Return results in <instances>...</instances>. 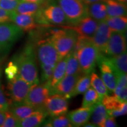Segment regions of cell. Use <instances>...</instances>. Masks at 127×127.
Returning a JSON list of instances; mask_svg holds the SVG:
<instances>
[{
  "label": "cell",
  "mask_w": 127,
  "mask_h": 127,
  "mask_svg": "<svg viewBox=\"0 0 127 127\" xmlns=\"http://www.w3.org/2000/svg\"><path fill=\"white\" fill-rule=\"evenodd\" d=\"M14 62L18 66V75L21 78L31 85L39 84L36 52L32 44H27L16 55Z\"/></svg>",
  "instance_id": "6da1fadb"
},
{
  "label": "cell",
  "mask_w": 127,
  "mask_h": 127,
  "mask_svg": "<svg viewBox=\"0 0 127 127\" xmlns=\"http://www.w3.org/2000/svg\"><path fill=\"white\" fill-rule=\"evenodd\" d=\"M48 39L58 52L60 58H63L72 51L78 34L72 30L54 29L51 30Z\"/></svg>",
  "instance_id": "7a4b0ae2"
},
{
  "label": "cell",
  "mask_w": 127,
  "mask_h": 127,
  "mask_svg": "<svg viewBox=\"0 0 127 127\" xmlns=\"http://www.w3.org/2000/svg\"><path fill=\"white\" fill-rule=\"evenodd\" d=\"M36 55L41 69H54L61 60L54 46L48 38L38 42Z\"/></svg>",
  "instance_id": "3957f363"
},
{
  "label": "cell",
  "mask_w": 127,
  "mask_h": 127,
  "mask_svg": "<svg viewBox=\"0 0 127 127\" xmlns=\"http://www.w3.org/2000/svg\"><path fill=\"white\" fill-rule=\"evenodd\" d=\"M68 23L75 25L88 15L87 5L82 0H57Z\"/></svg>",
  "instance_id": "277c9868"
},
{
  "label": "cell",
  "mask_w": 127,
  "mask_h": 127,
  "mask_svg": "<svg viewBox=\"0 0 127 127\" xmlns=\"http://www.w3.org/2000/svg\"><path fill=\"white\" fill-rule=\"evenodd\" d=\"M76 52L82 72L90 74L94 70L100 52L91 42Z\"/></svg>",
  "instance_id": "5b68a950"
},
{
  "label": "cell",
  "mask_w": 127,
  "mask_h": 127,
  "mask_svg": "<svg viewBox=\"0 0 127 127\" xmlns=\"http://www.w3.org/2000/svg\"><path fill=\"white\" fill-rule=\"evenodd\" d=\"M23 34V30L14 24H0V52L9 50Z\"/></svg>",
  "instance_id": "8992f818"
},
{
  "label": "cell",
  "mask_w": 127,
  "mask_h": 127,
  "mask_svg": "<svg viewBox=\"0 0 127 127\" xmlns=\"http://www.w3.org/2000/svg\"><path fill=\"white\" fill-rule=\"evenodd\" d=\"M50 95V88L47 83L33 84L23 102L36 109H44V102Z\"/></svg>",
  "instance_id": "52a82bcc"
},
{
  "label": "cell",
  "mask_w": 127,
  "mask_h": 127,
  "mask_svg": "<svg viewBox=\"0 0 127 127\" xmlns=\"http://www.w3.org/2000/svg\"><path fill=\"white\" fill-rule=\"evenodd\" d=\"M31 85L18 74L13 79L9 80L7 88L12 101L14 103L23 102L27 96Z\"/></svg>",
  "instance_id": "ba28073f"
},
{
  "label": "cell",
  "mask_w": 127,
  "mask_h": 127,
  "mask_svg": "<svg viewBox=\"0 0 127 127\" xmlns=\"http://www.w3.org/2000/svg\"><path fill=\"white\" fill-rule=\"evenodd\" d=\"M44 109L52 117L66 114L68 109L67 98L58 94L50 95L44 102Z\"/></svg>",
  "instance_id": "9c48e42d"
},
{
  "label": "cell",
  "mask_w": 127,
  "mask_h": 127,
  "mask_svg": "<svg viewBox=\"0 0 127 127\" xmlns=\"http://www.w3.org/2000/svg\"><path fill=\"white\" fill-rule=\"evenodd\" d=\"M41 11L44 17L49 24L61 25L68 23L63 9L58 4L54 1L48 0L47 2L45 1Z\"/></svg>",
  "instance_id": "30bf717a"
},
{
  "label": "cell",
  "mask_w": 127,
  "mask_h": 127,
  "mask_svg": "<svg viewBox=\"0 0 127 127\" xmlns=\"http://www.w3.org/2000/svg\"><path fill=\"white\" fill-rule=\"evenodd\" d=\"M96 63L99 66L101 79L109 93H114L117 86V75L113 68L106 60L105 55L100 54Z\"/></svg>",
  "instance_id": "8fae6325"
},
{
  "label": "cell",
  "mask_w": 127,
  "mask_h": 127,
  "mask_svg": "<svg viewBox=\"0 0 127 127\" xmlns=\"http://www.w3.org/2000/svg\"><path fill=\"white\" fill-rule=\"evenodd\" d=\"M112 32L105 21L98 22L97 28L91 37V41L100 54L104 55L106 47Z\"/></svg>",
  "instance_id": "7c38bea8"
},
{
  "label": "cell",
  "mask_w": 127,
  "mask_h": 127,
  "mask_svg": "<svg viewBox=\"0 0 127 127\" xmlns=\"http://www.w3.org/2000/svg\"><path fill=\"white\" fill-rule=\"evenodd\" d=\"M127 51V41L125 33L112 32L108 42L104 55L114 56Z\"/></svg>",
  "instance_id": "4fadbf2b"
},
{
  "label": "cell",
  "mask_w": 127,
  "mask_h": 127,
  "mask_svg": "<svg viewBox=\"0 0 127 127\" xmlns=\"http://www.w3.org/2000/svg\"><path fill=\"white\" fill-rule=\"evenodd\" d=\"M98 24V22L94 19L91 18L90 16H87L75 25L67 26L61 25L60 27L65 29L72 30L78 35L91 37L97 28Z\"/></svg>",
  "instance_id": "5bb4252c"
},
{
  "label": "cell",
  "mask_w": 127,
  "mask_h": 127,
  "mask_svg": "<svg viewBox=\"0 0 127 127\" xmlns=\"http://www.w3.org/2000/svg\"><path fill=\"white\" fill-rule=\"evenodd\" d=\"M81 74L65 75L50 91V95L58 94L67 98H71V95L75 88L78 79Z\"/></svg>",
  "instance_id": "9a60e30c"
},
{
  "label": "cell",
  "mask_w": 127,
  "mask_h": 127,
  "mask_svg": "<svg viewBox=\"0 0 127 127\" xmlns=\"http://www.w3.org/2000/svg\"><path fill=\"white\" fill-rule=\"evenodd\" d=\"M11 21L25 32L35 30L38 26L34 16L18 14L15 11L11 12Z\"/></svg>",
  "instance_id": "2e32d148"
},
{
  "label": "cell",
  "mask_w": 127,
  "mask_h": 127,
  "mask_svg": "<svg viewBox=\"0 0 127 127\" xmlns=\"http://www.w3.org/2000/svg\"><path fill=\"white\" fill-rule=\"evenodd\" d=\"M91 107H81L75 109L68 114V118L74 127H82L89 121L92 112Z\"/></svg>",
  "instance_id": "e0dca14e"
},
{
  "label": "cell",
  "mask_w": 127,
  "mask_h": 127,
  "mask_svg": "<svg viewBox=\"0 0 127 127\" xmlns=\"http://www.w3.org/2000/svg\"><path fill=\"white\" fill-rule=\"evenodd\" d=\"M105 58L115 71L116 75L120 74H127V51L119 55L114 56H106Z\"/></svg>",
  "instance_id": "ac0fdd59"
},
{
  "label": "cell",
  "mask_w": 127,
  "mask_h": 127,
  "mask_svg": "<svg viewBox=\"0 0 127 127\" xmlns=\"http://www.w3.org/2000/svg\"><path fill=\"white\" fill-rule=\"evenodd\" d=\"M48 114L43 109H37L31 115L19 121L18 127H39L45 121Z\"/></svg>",
  "instance_id": "d6986e66"
},
{
  "label": "cell",
  "mask_w": 127,
  "mask_h": 127,
  "mask_svg": "<svg viewBox=\"0 0 127 127\" xmlns=\"http://www.w3.org/2000/svg\"><path fill=\"white\" fill-rule=\"evenodd\" d=\"M88 15L96 21H104L108 17L105 4L103 1L87 5Z\"/></svg>",
  "instance_id": "ffe728a7"
},
{
  "label": "cell",
  "mask_w": 127,
  "mask_h": 127,
  "mask_svg": "<svg viewBox=\"0 0 127 127\" xmlns=\"http://www.w3.org/2000/svg\"><path fill=\"white\" fill-rule=\"evenodd\" d=\"M108 116L107 109L102 103L101 102H97L93 106L90 118V122L96 127H101L104 121Z\"/></svg>",
  "instance_id": "44dd1931"
},
{
  "label": "cell",
  "mask_w": 127,
  "mask_h": 127,
  "mask_svg": "<svg viewBox=\"0 0 127 127\" xmlns=\"http://www.w3.org/2000/svg\"><path fill=\"white\" fill-rule=\"evenodd\" d=\"M66 60H67V55L64 58H61L54 68L51 79L49 82L50 93L65 76Z\"/></svg>",
  "instance_id": "7402d4cb"
},
{
  "label": "cell",
  "mask_w": 127,
  "mask_h": 127,
  "mask_svg": "<svg viewBox=\"0 0 127 127\" xmlns=\"http://www.w3.org/2000/svg\"><path fill=\"white\" fill-rule=\"evenodd\" d=\"M108 17L126 16L127 4L118 2L116 0H104Z\"/></svg>",
  "instance_id": "603a6c76"
},
{
  "label": "cell",
  "mask_w": 127,
  "mask_h": 127,
  "mask_svg": "<svg viewBox=\"0 0 127 127\" xmlns=\"http://www.w3.org/2000/svg\"><path fill=\"white\" fill-rule=\"evenodd\" d=\"M37 110L35 108L25 104L24 102L14 103L11 106L10 111L19 121L23 120L31 115Z\"/></svg>",
  "instance_id": "cb8c5ba5"
},
{
  "label": "cell",
  "mask_w": 127,
  "mask_h": 127,
  "mask_svg": "<svg viewBox=\"0 0 127 127\" xmlns=\"http://www.w3.org/2000/svg\"><path fill=\"white\" fill-rule=\"evenodd\" d=\"M44 3H36L21 1L14 11L18 14L34 16L43 7Z\"/></svg>",
  "instance_id": "d4e9b609"
},
{
  "label": "cell",
  "mask_w": 127,
  "mask_h": 127,
  "mask_svg": "<svg viewBox=\"0 0 127 127\" xmlns=\"http://www.w3.org/2000/svg\"><path fill=\"white\" fill-rule=\"evenodd\" d=\"M104 21L112 32H126L127 27V16L108 17Z\"/></svg>",
  "instance_id": "484cf974"
},
{
  "label": "cell",
  "mask_w": 127,
  "mask_h": 127,
  "mask_svg": "<svg viewBox=\"0 0 127 127\" xmlns=\"http://www.w3.org/2000/svg\"><path fill=\"white\" fill-rule=\"evenodd\" d=\"M90 82L92 88L98 93L101 100L105 96L109 94V92L102 79L94 71L90 75Z\"/></svg>",
  "instance_id": "4316f807"
},
{
  "label": "cell",
  "mask_w": 127,
  "mask_h": 127,
  "mask_svg": "<svg viewBox=\"0 0 127 127\" xmlns=\"http://www.w3.org/2000/svg\"><path fill=\"white\" fill-rule=\"evenodd\" d=\"M82 73L76 52L72 51L67 55L65 76L74 74H81Z\"/></svg>",
  "instance_id": "83f0119b"
},
{
  "label": "cell",
  "mask_w": 127,
  "mask_h": 127,
  "mask_svg": "<svg viewBox=\"0 0 127 127\" xmlns=\"http://www.w3.org/2000/svg\"><path fill=\"white\" fill-rule=\"evenodd\" d=\"M107 110H116L123 108H127V102H121L115 96H105L101 100Z\"/></svg>",
  "instance_id": "f1b7e54d"
},
{
  "label": "cell",
  "mask_w": 127,
  "mask_h": 127,
  "mask_svg": "<svg viewBox=\"0 0 127 127\" xmlns=\"http://www.w3.org/2000/svg\"><path fill=\"white\" fill-rule=\"evenodd\" d=\"M91 86L90 82V74H84L81 75L76 83L75 88L71 95V97L78 95L84 94L85 91Z\"/></svg>",
  "instance_id": "f546056e"
},
{
  "label": "cell",
  "mask_w": 127,
  "mask_h": 127,
  "mask_svg": "<svg viewBox=\"0 0 127 127\" xmlns=\"http://www.w3.org/2000/svg\"><path fill=\"white\" fill-rule=\"evenodd\" d=\"M73 125L66 114L52 117L44 124L43 127H71Z\"/></svg>",
  "instance_id": "4dcf8cb0"
},
{
  "label": "cell",
  "mask_w": 127,
  "mask_h": 127,
  "mask_svg": "<svg viewBox=\"0 0 127 127\" xmlns=\"http://www.w3.org/2000/svg\"><path fill=\"white\" fill-rule=\"evenodd\" d=\"M101 102L98 93L93 88H89L84 93L82 107H91L96 103Z\"/></svg>",
  "instance_id": "1f68e13d"
},
{
  "label": "cell",
  "mask_w": 127,
  "mask_h": 127,
  "mask_svg": "<svg viewBox=\"0 0 127 127\" xmlns=\"http://www.w3.org/2000/svg\"><path fill=\"white\" fill-rule=\"evenodd\" d=\"M117 86L114 90V96L117 97V96L122 91V90L127 85V74H120L117 75Z\"/></svg>",
  "instance_id": "d6a6232c"
},
{
  "label": "cell",
  "mask_w": 127,
  "mask_h": 127,
  "mask_svg": "<svg viewBox=\"0 0 127 127\" xmlns=\"http://www.w3.org/2000/svg\"><path fill=\"white\" fill-rule=\"evenodd\" d=\"M5 117L2 127H18L19 121L10 111L8 110L5 112Z\"/></svg>",
  "instance_id": "836d02e7"
},
{
  "label": "cell",
  "mask_w": 127,
  "mask_h": 127,
  "mask_svg": "<svg viewBox=\"0 0 127 127\" xmlns=\"http://www.w3.org/2000/svg\"><path fill=\"white\" fill-rule=\"evenodd\" d=\"M21 0H0V7L9 12L14 11Z\"/></svg>",
  "instance_id": "e575fe53"
},
{
  "label": "cell",
  "mask_w": 127,
  "mask_h": 127,
  "mask_svg": "<svg viewBox=\"0 0 127 127\" xmlns=\"http://www.w3.org/2000/svg\"><path fill=\"white\" fill-rule=\"evenodd\" d=\"M18 68L14 61H10L5 69V74L8 80L13 79L18 74Z\"/></svg>",
  "instance_id": "d590c367"
},
{
  "label": "cell",
  "mask_w": 127,
  "mask_h": 127,
  "mask_svg": "<svg viewBox=\"0 0 127 127\" xmlns=\"http://www.w3.org/2000/svg\"><path fill=\"white\" fill-rule=\"evenodd\" d=\"M9 102L3 91L2 84L0 82V111L5 112L9 110Z\"/></svg>",
  "instance_id": "8d00e7d4"
},
{
  "label": "cell",
  "mask_w": 127,
  "mask_h": 127,
  "mask_svg": "<svg viewBox=\"0 0 127 127\" xmlns=\"http://www.w3.org/2000/svg\"><path fill=\"white\" fill-rule=\"evenodd\" d=\"M11 22V12L7 11L0 7V24Z\"/></svg>",
  "instance_id": "74e56055"
},
{
  "label": "cell",
  "mask_w": 127,
  "mask_h": 127,
  "mask_svg": "<svg viewBox=\"0 0 127 127\" xmlns=\"http://www.w3.org/2000/svg\"><path fill=\"white\" fill-rule=\"evenodd\" d=\"M108 114L109 116L113 117H117L126 115L127 112V108H123L121 109H116V110H107Z\"/></svg>",
  "instance_id": "f35d334b"
},
{
  "label": "cell",
  "mask_w": 127,
  "mask_h": 127,
  "mask_svg": "<svg viewBox=\"0 0 127 127\" xmlns=\"http://www.w3.org/2000/svg\"><path fill=\"white\" fill-rule=\"evenodd\" d=\"M102 127H117V123H116L114 117L108 116L104 122L101 125Z\"/></svg>",
  "instance_id": "ab89813d"
},
{
  "label": "cell",
  "mask_w": 127,
  "mask_h": 127,
  "mask_svg": "<svg viewBox=\"0 0 127 127\" xmlns=\"http://www.w3.org/2000/svg\"><path fill=\"white\" fill-rule=\"evenodd\" d=\"M117 98L121 102H127V87L124 88L117 96Z\"/></svg>",
  "instance_id": "60d3db41"
},
{
  "label": "cell",
  "mask_w": 127,
  "mask_h": 127,
  "mask_svg": "<svg viewBox=\"0 0 127 127\" xmlns=\"http://www.w3.org/2000/svg\"><path fill=\"white\" fill-rule=\"evenodd\" d=\"M5 117V112L0 111V127H2L3 124H4Z\"/></svg>",
  "instance_id": "b9f144b4"
},
{
  "label": "cell",
  "mask_w": 127,
  "mask_h": 127,
  "mask_svg": "<svg viewBox=\"0 0 127 127\" xmlns=\"http://www.w3.org/2000/svg\"><path fill=\"white\" fill-rule=\"evenodd\" d=\"M104 0H82V1L84 4L86 5H89L93 4V3L96 2H100V1H104Z\"/></svg>",
  "instance_id": "7bdbcfd3"
},
{
  "label": "cell",
  "mask_w": 127,
  "mask_h": 127,
  "mask_svg": "<svg viewBox=\"0 0 127 127\" xmlns=\"http://www.w3.org/2000/svg\"><path fill=\"white\" fill-rule=\"evenodd\" d=\"M21 1H28V2H36V3H43L45 2L46 0H21Z\"/></svg>",
  "instance_id": "ee69618b"
},
{
  "label": "cell",
  "mask_w": 127,
  "mask_h": 127,
  "mask_svg": "<svg viewBox=\"0 0 127 127\" xmlns=\"http://www.w3.org/2000/svg\"><path fill=\"white\" fill-rule=\"evenodd\" d=\"M82 127H96V126L93 123H92L91 122H87L86 123L84 124Z\"/></svg>",
  "instance_id": "f6af8a7d"
},
{
  "label": "cell",
  "mask_w": 127,
  "mask_h": 127,
  "mask_svg": "<svg viewBox=\"0 0 127 127\" xmlns=\"http://www.w3.org/2000/svg\"><path fill=\"white\" fill-rule=\"evenodd\" d=\"M116 1H118V2L123 3V4H127V0H116Z\"/></svg>",
  "instance_id": "bcb514c9"
},
{
  "label": "cell",
  "mask_w": 127,
  "mask_h": 127,
  "mask_svg": "<svg viewBox=\"0 0 127 127\" xmlns=\"http://www.w3.org/2000/svg\"><path fill=\"white\" fill-rule=\"evenodd\" d=\"M1 77V68H0V78Z\"/></svg>",
  "instance_id": "7dc6e473"
}]
</instances>
